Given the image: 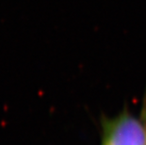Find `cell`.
Wrapping results in <instances>:
<instances>
[{
	"label": "cell",
	"mask_w": 146,
	"mask_h": 145,
	"mask_svg": "<svg viewBox=\"0 0 146 145\" xmlns=\"http://www.w3.org/2000/svg\"><path fill=\"white\" fill-rule=\"evenodd\" d=\"M101 145H146V106L139 114L123 110L102 122Z\"/></svg>",
	"instance_id": "obj_1"
}]
</instances>
